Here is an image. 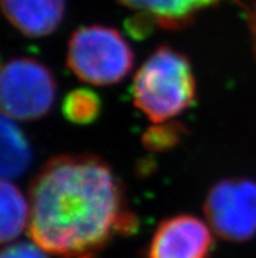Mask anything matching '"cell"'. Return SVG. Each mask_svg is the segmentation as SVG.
Returning <instances> with one entry per match:
<instances>
[{
	"label": "cell",
	"instance_id": "obj_1",
	"mask_svg": "<svg viewBox=\"0 0 256 258\" xmlns=\"http://www.w3.org/2000/svg\"><path fill=\"white\" fill-rule=\"evenodd\" d=\"M135 229L119 181L98 157H54L33 181L29 236L46 252L73 257Z\"/></svg>",
	"mask_w": 256,
	"mask_h": 258
},
{
	"label": "cell",
	"instance_id": "obj_2",
	"mask_svg": "<svg viewBox=\"0 0 256 258\" xmlns=\"http://www.w3.org/2000/svg\"><path fill=\"white\" fill-rule=\"evenodd\" d=\"M195 95L191 63L170 46L156 49L133 76V102L153 123L181 114L191 106Z\"/></svg>",
	"mask_w": 256,
	"mask_h": 258
},
{
	"label": "cell",
	"instance_id": "obj_3",
	"mask_svg": "<svg viewBox=\"0 0 256 258\" xmlns=\"http://www.w3.org/2000/svg\"><path fill=\"white\" fill-rule=\"evenodd\" d=\"M133 59L128 42L109 26H82L69 38L67 64L80 80L89 84L122 82L132 70Z\"/></svg>",
	"mask_w": 256,
	"mask_h": 258
},
{
	"label": "cell",
	"instance_id": "obj_4",
	"mask_svg": "<svg viewBox=\"0 0 256 258\" xmlns=\"http://www.w3.org/2000/svg\"><path fill=\"white\" fill-rule=\"evenodd\" d=\"M0 97L4 114L17 121H36L52 108L56 82L37 59H12L2 69Z\"/></svg>",
	"mask_w": 256,
	"mask_h": 258
},
{
	"label": "cell",
	"instance_id": "obj_5",
	"mask_svg": "<svg viewBox=\"0 0 256 258\" xmlns=\"http://www.w3.org/2000/svg\"><path fill=\"white\" fill-rule=\"evenodd\" d=\"M205 215L214 232L229 241H246L256 235V182L226 178L208 193Z\"/></svg>",
	"mask_w": 256,
	"mask_h": 258
},
{
	"label": "cell",
	"instance_id": "obj_6",
	"mask_svg": "<svg viewBox=\"0 0 256 258\" xmlns=\"http://www.w3.org/2000/svg\"><path fill=\"white\" fill-rule=\"evenodd\" d=\"M212 236L204 222L192 215L163 220L153 236L149 258H208Z\"/></svg>",
	"mask_w": 256,
	"mask_h": 258
},
{
	"label": "cell",
	"instance_id": "obj_7",
	"mask_svg": "<svg viewBox=\"0 0 256 258\" xmlns=\"http://www.w3.org/2000/svg\"><path fill=\"white\" fill-rule=\"evenodd\" d=\"M2 10L24 36L41 38L58 29L64 17L65 0H2Z\"/></svg>",
	"mask_w": 256,
	"mask_h": 258
},
{
	"label": "cell",
	"instance_id": "obj_8",
	"mask_svg": "<svg viewBox=\"0 0 256 258\" xmlns=\"http://www.w3.org/2000/svg\"><path fill=\"white\" fill-rule=\"evenodd\" d=\"M123 6L139 11L163 28H178L195 13L220 0H119Z\"/></svg>",
	"mask_w": 256,
	"mask_h": 258
},
{
	"label": "cell",
	"instance_id": "obj_9",
	"mask_svg": "<svg viewBox=\"0 0 256 258\" xmlns=\"http://www.w3.org/2000/svg\"><path fill=\"white\" fill-rule=\"evenodd\" d=\"M2 159L0 172L3 180H10L20 176L29 167L32 151L25 135L11 117L2 114Z\"/></svg>",
	"mask_w": 256,
	"mask_h": 258
},
{
	"label": "cell",
	"instance_id": "obj_10",
	"mask_svg": "<svg viewBox=\"0 0 256 258\" xmlns=\"http://www.w3.org/2000/svg\"><path fill=\"white\" fill-rule=\"evenodd\" d=\"M0 202H2V223L0 239L2 242L17 239L26 227L30 218V207L28 206L23 193L10 180H3L0 185Z\"/></svg>",
	"mask_w": 256,
	"mask_h": 258
},
{
	"label": "cell",
	"instance_id": "obj_11",
	"mask_svg": "<svg viewBox=\"0 0 256 258\" xmlns=\"http://www.w3.org/2000/svg\"><path fill=\"white\" fill-rule=\"evenodd\" d=\"M100 111V97L91 89L78 88L69 92L63 102V114L76 124L92 123L97 119Z\"/></svg>",
	"mask_w": 256,
	"mask_h": 258
},
{
	"label": "cell",
	"instance_id": "obj_12",
	"mask_svg": "<svg viewBox=\"0 0 256 258\" xmlns=\"http://www.w3.org/2000/svg\"><path fill=\"white\" fill-rule=\"evenodd\" d=\"M178 128L174 126H159L150 128L145 135V146L153 150H162L174 144L178 139Z\"/></svg>",
	"mask_w": 256,
	"mask_h": 258
},
{
	"label": "cell",
	"instance_id": "obj_13",
	"mask_svg": "<svg viewBox=\"0 0 256 258\" xmlns=\"http://www.w3.org/2000/svg\"><path fill=\"white\" fill-rule=\"evenodd\" d=\"M2 258H49L41 249L30 242H17L2 253Z\"/></svg>",
	"mask_w": 256,
	"mask_h": 258
},
{
	"label": "cell",
	"instance_id": "obj_14",
	"mask_svg": "<svg viewBox=\"0 0 256 258\" xmlns=\"http://www.w3.org/2000/svg\"><path fill=\"white\" fill-rule=\"evenodd\" d=\"M247 20H248V26H250L251 37H252L253 50L256 54V2L247 11Z\"/></svg>",
	"mask_w": 256,
	"mask_h": 258
},
{
	"label": "cell",
	"instance_id": "obj_15",
	"mask_svg": "<svg viewBox=\"0 0 256 258\" xmlns=\"http://www.w3.org/2000/svg\"><path fill=\"white\" fill-rule=\"evenodd\" d=\"M81 258H92V257H81Z\"/></svg>",
	"mask_w": 256,
	"mask_h": 258
}]
</instances>
